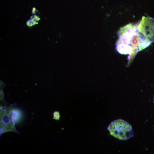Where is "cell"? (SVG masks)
<instances>
[{
  "label": "cell",
  "mask_w": 154,
  "mask_h": 154,
  "mask_svg": "<svg viewBox=\"0 0 154 154\" xmlns=\"http://www.w3.org/2000/svg\"><path fill=\"white\" fill-rule=\"evenodd\" d=\"M125 26L123 29L125 31L120 34L119 39L116 44L117 51L121 54H131L135 50L139 51L137 37L138 30L135 27H131L130 25Z\"/></svg>",
  "instance_id": "1"
},
{
  "label": "cell",
  "mask_w": 154,
  "mask_h": 154,
  "mask_svg": "<svg viewBox=\"0 0 154 154\" xmlns=\"http://www.w3.org/2000/svg\"><path fill=\"white\" fill-rule=\"evenodd\" d=\"M108 129L111 135L119 140H127L133 136L131 126L123 119H118L113 121Z\"/></svg>",
  "instance_id": "2"
},
{
  "label": "cell",
  "mask_w": 154,
  "mask_h": 154,
  "mask_svg": "<svg viewBox=\"0 0 154 154\" xmlns=\"http://www.w3.org/2000/svg\"><path fill=\"white\" fill-rule=\"evenodd\" d=\"M138 31L151 42H154V19L143 16L138 27Z\"/></svg>",
  "instance_id": "3"
},
{
  "label": "cell",
  "mask_w": 154,
  "mask_h": 154,
  "mask_svg": "<svg viewBox=\"0 0 154 154\" xmlns=\"http://www.w3.org/2000/svg\"><path fill=\"white\" fill-rule=\"evenodd\" d=\"M139 51L149 46L152 42L144 35L139 31L137 33Z\"/></svg>",
  "instance_id": "4"
},
{
  "label": "cell",
  "mask_w": 154,
  "mask_h": 154,
  "mask_svg": "<svg viewBox=\"0 0 154 154\" xmlns=\"http://www.w3.org/2000/svg\"></svg>",
  "instance_id": "5"
}]
</instances>
